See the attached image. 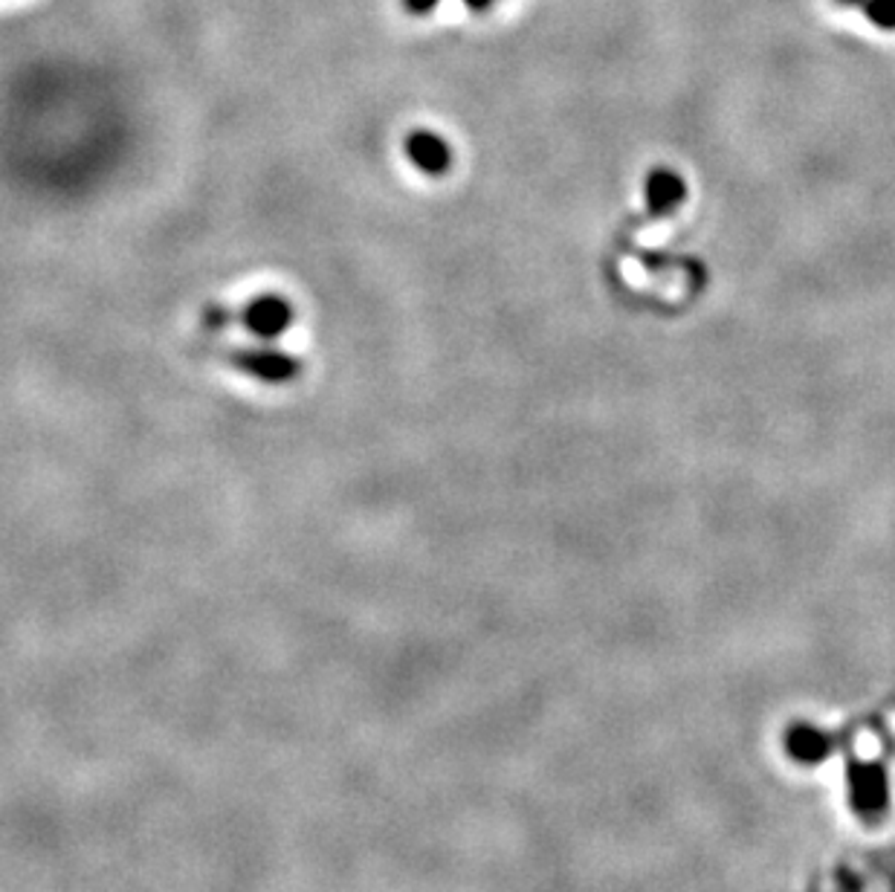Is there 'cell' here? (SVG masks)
<instances>
[{"label": "cell", "instance_id": "6da1fadb", "mask_svg": "<svg viewBox=\"0 0 895 892\" xmlns=\"http://www.w3.org/2000/svg\"><path fill=\"white\" fill-rule=\"evenodd\" d=\"M244 328H247L252 337L264 339H279L287 328L293 325V305L279 293H264V296H256L244 307Z\"/></svg>", "mask_w": 895, "mask_h": 892}, {"label": "cell", "instance_id": "7a4b0ae2", "mask_svg": "<svg viewBox=\"0 0 895 892\" xmlns=\"http://www.w3.org/2000/svg\"><path fill=\"white\" fill-rule=\"evenodd\" d=\"M233 360L240 372L261 383H270V386L291 383L298 374V360H293L279 348H238Z\"/></svg>", "mask_w": 895, "mask_h": 892}, {"label": "cell", "instance_id": "3957f363", "mask_svg": "<svg viewBox=\"0 0 895 892\" xmlns=\"http://www.w3.org/2000/svg\"><path fill=\"white\" fill-rule=\"evenodd\" d=\"M403 151H407L409 163L417 168V172L429 174V177H440V174L449 172V163H452V151H449L447 140L435 131H412L403 142Z\"/></svg>", "mask_w": 895, "mask_h": 892}, {"label": "cell", "instance_id": "277c9868", "mask_svg": "<svg viewBox=\"0 0 895 892\" xmlns=\"http://www.w3.org/2000/svg\"><path fill=\"white\" fill-rule=\"evenodd\" d=\"M687 195V186L679 174L670 168H656L647 177V207L652 215H670L681 207V200Z\"/></svg>", "mask_w": 895, "mask_h": 892}, {"label": "cell", "instance_id": "5b68a950", "mask_svg": "<svg viewBox=\"0 0 895 892\" xmlns=\"http://www.w3.org/2000/svg\"><path fill=\"white\" fill-rule=\"evenodd\" d=\"M863 15L884 33H895V0H861Z\"/></svg>", "mask_w": 895, "mask_h": 892}, {"label": "cell", "instance_id": "8992f818", "mask_svg": "<svg viewBox=\"0 0 895 892\" xmlns=\"http://www.w3.org/2000/svg\"><path fill=\"white\" fill-rule=\"evenodd\" d=\"M203 319H207L209 331H224L226 325H229V314H226V307H221V305L207 307V314H203Z\"/></svg>", "mask_w": 895, "mask_h": 892}, {"label": "cell", "instance_id": "52a82bcc", "mask_svg": "<svg viewBox=\"0 0 895 892\" xmlns=\"http://www.w3.org/2000/svg\"><path fill=\"white\" fill-rule=\"evenodd\" d=\"M440 0H403V9L412 15H429L432 9L438 7Z\"/></svg>", "mask_w": 895, "mask_h": 892}, {"label": "cell", "instance_id": "ba28073f", "mask_svg": "<svg viewBox=\"0 0 895 892\" xmlns=\"http://www.w3.org/2000/svg\"><path fill=\"white\" fill-rule=\"evenodd\" d=\"M879 739H872L870 733H861V739H858V753H861L863 760H872V756H879Z\"/></svg>", "mask_w": 895, "mask_h": 892}, {"label": "cell", "instance_id": "9c48e42d", "mask_svg": "<svg viewBox=\"0 0 895 892\" xmlns=\"http://www.w3.org/2000/svg\"><path fill=\"white\" fill-rule=\"evenodd\" d=\"M467 9H473V12H487L490 7H493V0H464Z\"/></svg>", "mask_w": 895, "mask_h": 892}, {"label": "cell", "instance_id": "30bf717a", "mask_svg": "<svg viewBox=\"0 0 895 892\" xmlns=\"http://www.w3.org/2000/svg\"><path fill=\"white\" fill-rule=\"evenodd\" d=\"M840 3H846V7H855V3H861V0H840Z\"/></svg>", "mask_w": 895, "mask_h": 892}]
</instances>
